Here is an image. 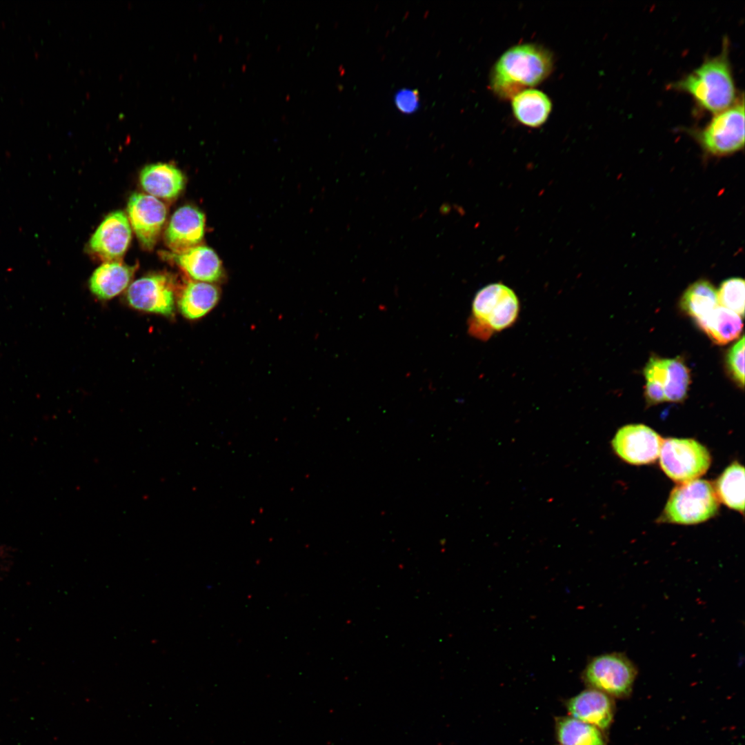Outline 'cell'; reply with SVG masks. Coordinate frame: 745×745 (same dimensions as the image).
<instances>
[{
	"label": "cell",
	"mask_w": 745,
	"mask_h": 745,
	"mask_svg": "<svg viewBox=\"0 0 745 745\" xmlns=\"http://www.w3.org/2000/svg\"><path fill=\"white\" fill-rule=\"evenodd\" d=\"M717 290L707 280L693 283L683 294L682 309L695 319L696 323L707 317L718 305Z\"/></svg>",
	"instance_id": "ffe728a7"
},
{
	"label": "cell",
	"mask_w": 745,
	"mask_h": 745,
	"mask_svg": "<svg viewBox=\"0 0 745 745\" xmlns=\"http://www.w3.org/2000/svg\"><path fill=\"white\" fill-rule=\"evenodd\" d=\"M555 733L560 745H605L600 729L572 717L557 718Z\"/></svg>",
	"instance_id": "7402d4cb"
},
{
	"label": "cell",
	"mask_w": 745,
	"mask_h": 745,
	"mask_svg": "<svg viewBox=\"0 0 745 745\" xmlns=\"http://www.w3.org/2000/svg\"><path fill=\"white\" fill-rule=\"evenodd\" d=\"M715 490L719 501L744 513V468L737 461L728 466L718 477Z\"/></svg>",
	"instance_id": "44dd1931"
},
{
	"label": "cell",
	"mask_w": 745,
	"mask_h": 745,
	"mask_svg": "<svg viewBox=\"0 0 745 745\" xmlns=\"http://www.w3.org/2000/svg\"><path fill=\"white\" fill-rule=\"evenodd\" d=\"M143 188L150 195L166 199L177 197L184 187L183 175L172 164L157 163L144 167L139 176Z\"/></svg>",
	"instance_id": "9a60e30c"
},
{
	"label": "cell",
	"mask_w": 745,
	"mask_h": 745,
	"mask_svg": "<svg viewBox=\"0 0 745 745\" xmlns=\"http://www.w3.org/2000/svg\"><path fill=\"white\" fill-rule=\"evenodd\" d=\"M511 99L515 117L527 126H540L546 121L551 111L550 99L538 90L527 88Z\"/></svg>",
	"instance_id": "ac0fdd59"
},
{
	"label": "cell",
	"mask_w": 745,
	"mask_h": 745,
	"mask_svg": "<svg viewBox=\"0 0 745 745\" xmlns=\"http://www.w3.org/2000/svg\"><path fill=\"white\" fill-rule=\"evenodd\" d=\"M727 361L728 368L735 380L743 387L744 385V337L738 341L729 350Z\"/></svg>",
	"instance_id": "d4e9b609"
},
{
	"label": "cell",
	"mask_w": 745,
	"mask_h": 745,
	"mask_svg": "<svg viewBox=\"0 0 745 745\" xmlns=\"http://www.w3.org/2000/svg\"><path fill=\"white\" fill-rule=\"evenodd\" d=\"M659 457L663 471L679 484L697 479L711 463L708 449L693 439H664Z\"/></svg>",
	"instance_id": "52a82bcc"
},
{
	"label": "cell",
	"mask_w": 745,
	"mask_h": 745,
	"mask_svg": "<svg viewBox=\"0 0 745 745\" xmlns=\"http://www.w3.org/2000/svg\"><path fill=\"white\" fill-rule=\"evenodd\" d=\"M131 240L128 217L121 210L108 214L89 241L90 250L106 261H116L126 252Z\"/></svg>",
	"instance_id": "8fae6325"
},
{
	"label": "cell",
	"mask_w": 745,
	"mask_h": 745,
	"mask_svg": "<svg viewBox=\"0 0 745 745\" xmlns=\"http://www.w3.org/2000/svg\"><path fill=\"white\" fill-rule=\"evenodd\" d=\"M205 216L194 206L186 205L172 215L164 235L172 253H181L198 246L204 235Z\"/></svg>",
	"instance_id": "7c38bea8"
},
{
	"label": "cell",
	"mask_w": 745,
	"mask_h": 745,
	"mask_svg": "<svg viewBox=\"0 0 745 745\" xmlns=\"http://www.w3.org/2000/svg\"><path fill=\"white\" fill-rule=\"evenodd\" d=\"M553 66L551 53L533 43L519 44L506 50L491 71L490 88L503 99L533 87L548 77Z\"/></svg>",
	"instance_id": "6da1fadb"
},
{
	"label": "cell",
	"mask_w": 745,
	"mask_h": 745,
	"mask_svg": "<svg viewBox=\"0 0 745 745\" xmlns=\"http://www.w3.org/2000/svg\"><path fill=\"white\" fill-rule=\"evenodd\" d=\"M690 384L688 368L679 359H666V376L664 386L666 401L679 402L686 397Z\"/></svg>",
	"instance_id": "603a6c76"
},
{
	"label": "cell",
	"mask_w": 745,
	"mask_h": 745,
	"mask_svg": "<svg viewBox=\"0 0 745 745\" xmlns=\"http://www.w3.org/2000/svg\"><path fill=\"white\" fill-rule=\"evenodd\" d=\"M566 707L572 717L599 729L608 728L615 713L612 697L593 688L583 691L570 698Z\"/></svg>",
	"instance_id": "4fadbf2b"
},
{
	"label": "cell",
	"mask_w": 745,
	"mask_h": 745,
	"mask_svg": "<svg viewBox=\"0 0 745 745\" xmlns=\"http://www.w3.org/2000/svg\"><path fill=\"white\" fill-rule=\"evenodd\" d=\"M170 257L188 276L197 281L211 283L222 277L221 262L216 252L206 246H196Z\"/></svg>",
	"instance_id": "5bb4252c"
},
{
	"label": "cell",
	"mask_w": 745,
	"mask_h": 745,
	"mask_svg": "<svg viewBox=\"0 0 745 745\" xmlns=\"http://www.w3.org/2000/svg\"><path fill=\"white\" fill-rule=\"evenodd\" d=\"M697 324L713 341L722 345L737 339L743 328L741 317L721 306Z\"/></svg>",
	"instance_id": "d6986e66"
},
{
	"label": "cell",
	"mask_w": 745,
	"mask_h": 745,
	"mask_svg": "<svg viewBox=\"0 0 745 745\" xmlns=\"http://www.w3.org/2000/svg\"><path fill=\"white\" fill-rule=\"evenodd\" d=\"M136 267L120 261H106L91 275L89 287L101 299H110L120 294L129 285Z\"/></svg>",
	"instance_id": "2e32d148"
},
{
	"label": "cell",
	"mask_w": 745,
	"mask_h": 745,
	"mask_svg": "<svg viewBox=\"0 0 745 745\" xmlns=\"http://www.w3.org/2000/svg\"><path fill=\"white\" fill-rule=\"evenodd\" d=\"M128 221L143 248L151 250L155 246L165 223L167 209L156 197L142 193H133L127 206Z\"/></svg>",
	"instance_id": "30bf717a"
},
{
	"label": "cell",
	"mask_w": 745,
	"mask_h": 745,
	"mask_svg": "<svg viewBox=\"0 0 745 745\" xmlns=\"http://www.w3.org/2000/svg\"><path fill=\"white\" fill-rule=\"evenodd\" d=\"M397 109L404 114H412L419 108V95L417 90L402 88L394 97Z\"/></svg>",
	"instance_id": "484cf974"
},
{
	"label": "cell",
	"mask_w": 745,
	"mask_h": 745,
	"mask_svg": "<svg viewBox=\"0 0 745 745\" xmlns=\"http://www.w3.org/2000/svg\"><path fill=\"white\" fill-rule=\"evenodd\" d=\"M519 313V301L515 292L504 284H490L481 288L473 299L469 332L486 339L513 326Z\"/></svg>",
	"instance_id": "3957f363"
},
{
	"label": "cell",
	"mask_w": 745,
	"mask_h": 745,
	"mask_svg": "<svg viewBox=\"0 0 745 745\" xmlns=\"http://www.w3.org/2000/svg\"><path fill=\"white\" fill-rule=\"evenodd\" d=\"M722 52L706 59L671 88L690 95L701 108L714 115L733 106L739 96L733 79L725 40Z\"/></svg>",
	"instance_id": "7a4b0ae2"
},
{
	"label": "cell",
	"mask_w": 745,
	"mask_h": 745,
	"mask_svg": "<svg viewBox=\"0 0 745 745\" xmlns=\"http://www.w3.org/2000/svg\"><path fill=\"white\" fill-rule=\"evenodd\" d=\"M220 291L210 283L189 281L183 286L177 299V306L186 319H200L211 311L219 302Z\"/></svg>",
	"instance_id": "e0dca14e"
},
{
	"label": "cell",
	"mask_w": 745,
	"mask_h": 745,
	"mask_svg": "<svg viewBox=\"0 0 745 745\" xmlns=\"http://www.w3.org/2000/svg\"><path fill=\"white\" fill-rule=\"evenodd\" d=\"M637 670L624 653H605L593 657L583 673L584 682L608 695L624 698L631 693Z\"/></svg>",
	"instance_id": "8992f818"
},
{
	"label": "cell",
	"mask_w": 745,
	"mask_h": 745,
	"mask_svg": "<svg viewBox=\"0 0 745 745\" xmlns=\"http://www.w3.org/2000/svg\"><path fill=\"white\" fill-rule=\"evenodd\" d=\"M663 440L647 426L630 424L618 430L611 444L614 452L624 461L642 465L653 463L659 457Z\"/></svg>",
	"instance_id": "9c48e42d"
},
{
	"label": "cell",
	"mask_w": 745,
	"mask_h": 745,
	"mask_svg": "<svg viewBox=\"0 0 745 745\" xmlns=\"http://www.w3.org/2000/svg\"><path fill=\"white\" fill-rule=\"evenodd\" d=\"M702 150L711 156L733 154L744 146L743 95L730 108L718 112L702 128L692 132Z\"/></svg>",
	"instance_id": "5b68a950"
},
{
	"label": "cell",
	"mask_w": 745,
	"mask_h": 745,
	"mask_svg": "<svg viewBox=\"0 0 745 745\" xmlns=\"http://www.w3.org/2000/svg\"><path fill=\"white\" fill-rule=\"evenodd\" d=\"M719 501L712 484L695 479L682 483L671 491L658 522L695 524L714 517Z\"/></svg>",
	"instance_id": "277c9868"
},
{
	"label": "cell",
	"mask_w": 745,
	"mask_h": 745,
	"mask_svg": "<svg viewBox=\"0 0 745 745\" xmlns=\"http://www.w3.org/2000/svg\"><path fill=\"white\" fill-rule=\"evenodd\" d=\"M745 286L743 279L732 277L724 281L717 290L718 304L740 317L744 315Z\"/></svg>",
	"instance_id": "cb8c5ba5"
},
{
	"label": "cell",
	"mask_w": 745,
	"mask_h": 745,
	"mask_svg": "<svg viewBox=\"0 0 745 745\" xmlns=\"http://www.w3.org/2000/svg\"><path fill=\"white\" fill-rule=\"evenodd\" d=\"M126 299L133 308L170 316L175 309V288L171 278L163 274L142 277L128 286Z\"/></svg>",
	"instance_id": "ba28073f"
}]
</instances>
